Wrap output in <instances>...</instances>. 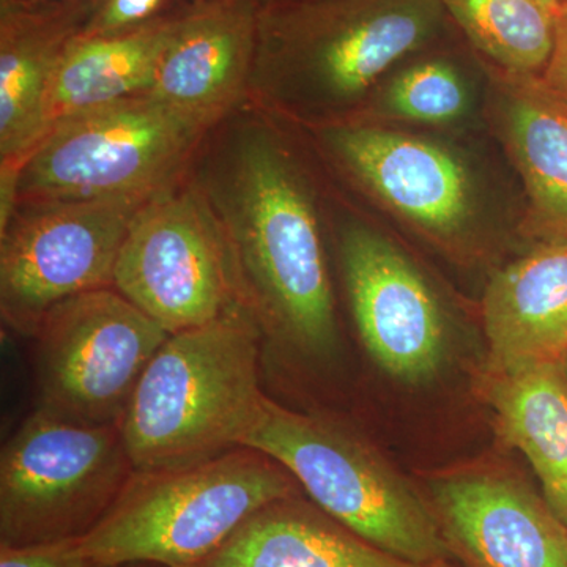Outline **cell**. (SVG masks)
I'll return each instance as SVG.
<instances>
[{"label": "cell", "mask_w": 567, "mask_h": 567, "mask_svg": "<svg viewBox=\"0 0 567 567\" xmlns=\"http://www.w3.org/2000/svg\"><path fill=\"white\" fill-rule=\"evenodd\" d=\"M427 503L453 559L464 567H567V525L544 495L514 477H440Z\"/></svg>", "instance_id": "obj_13"}, {"label": "cell", "mask_w": 567, "mask_h": 567, "mask_svg": "<svg viewBox=\"0 0 567 567\" xmlns=\"http://www.w3.org/2000/svg\"><path fill=\"white\" fill-rule=\"evenodd\" d=\"M450 567H456V566H454V565H453V563H451V566H450Z\"/></svg>", "instance_id": "obj_29"}, {"label": "cell", "mask_w": 567, "mask_h": 567, "mask_svg": "<svg viewBox=\"0 0 567 567\" xmlns=\"http://www.w3.org/2000/svg\"><path fill=\"white\" fill-rule=\"evenodd\" d=\"M486 395L499 435L528 458L544 498L567 524V377L561 361L487 374Z\"/></svg>", "instance_id": "obj_20"}, {"label": "cell", "mask_w": 567, "mask_h": 567, "mask_svg": "<svg viewBox=\"0 0 567 567\" xmlns=\"http://www.w3.org/2000/svg\"><path fill=\"white\" fill-rule=\"evenodd\" d=\"M424 52L380 82L368 102L349 118L429 126L453 125L465 118L473 100L465 74L450 58Z\"/></svg>", "instance_id": "obj_22"}, {"label": "cell", "mask_w": 567, "mask_h": 567, "mask_svg": "<svg viewBox=\"0 0 567 567\" xmlns=\"http://www.w3.org/2000/svg\"><path fill=\"white\" fill-rule=\"evenodd\" d=\"M559 361H561L563 371H565V374L567 377V353L565 357L559 358Z\"/></svg>", "instance_id": "obj_26"}, {"label": "cell", "mask_w": 567, "mask_h": 567, "mask_svg": "<svg viewBox=\"0 0 567 567\" xmlns=\"http://www.w3.org/2000/svg\"><path fill=\"white\" fill-rule=\"evenodd\" d=\"M547 2H550L551 6L559 7L563 2H565V0H547Z\"/></svg>", "instance_id": "obj_28"}, {"label": "cell", "mask_w": 567, "mask_h": 567, "mask_svg": "<svg viewBox=\"0 0 567 567\" xmlns=\"http://www.w3.org/2000/svg\"><path fill=\"white\" fill-rule=\"evenodd\" d=\"M96 0H0V174L17 173L43 136L59 66Z\"/></svg>", "instance_id": "obj_15"}, {"label": "cell", "mask_w": 567, "mask_h": 567, "mask_svg": "<svg viewBox=\"0 0 567 567\" xmlns=\"http://www.w3.org/2000/svg\"><path fill=\"white\" fill-rule=\"evenodd\" d=\"M293 495L292 475L246 446L200 464L134 470L106 516L81 543L107 567H196L257 511Z\"/></svg>", "instance_id": "obj_4"}, {"label": "cell", "mask_w": 567, "mask_h": 567, "mask_svg": "<svg viewBox=\"0 0 567 567\" xmlns=\"http://www.w3.org/2000/svg\"><path fill=\"white\" fill-rule=\"evenodd\" d=\"M487 374L567 353V238L535 248L498 271L483 298Z\"/></svg>", "instance_id": "obj_16"}, {"label": "cell", "mask_w": 567, "mask_h": 567, "mask_svg": "<svg viewBox=\"0 0 567 567\" xmlns=\"http://www.w3.org/2000/svg\"><path fill=\"white\" fill-rule=\"evenodd\" d=\"M164 0H96L84 37L115 35L141 28L158 17Z\"/></svg>", "instance_id": "obj_24"}, {"label": "cell", "mask_w": 567, "mask_h": 567, "mask_svg": "<svg viewBox=\"0 0 567 567\" xmlns=\"http://www.w3.org/2000/svg\"><path fill=\"white\" fill-rule=\"evenodd\" d=\"M567 525V524H566Z\"/></svg>", "instance_id": "obj_30"}, {"label": "cell", "mask_w": 567, "mask_h": 567, "mask_svg": "<svg viewBox=\"0 0 567 567\" xmlns=\"http://www.w3.org/2000/svg\"><path fill=\"white\" fill-rule=\"evenodd\" d=\"M417 565L354 535L315 503L278 499L257 511L196 567H450Z\"/></svg>", "instance_id": "obj_18"}, {"label": "cell", "mask_w": 567, "mask_h": 567, "mask_svg": "<svg viewBox=\"0 0 567 567\" xmlns=\"http://www.w3.org/2000/svg\"><path fill=\"white\" fill-rule=\"evenodd\" d=\"M210 133L147 93L82 112L0 174V218L20 204L153 196L189 174Z\"/></svg>", "instance_id": "obj_5"}, {"label": "cell", "mask_w": 567, "mask_h": 567, "mask_svg": "<svg viewBox=\"0 0 567 567\" xmlns=\"http://www.w3.org/2000/svg\"><path fill=\"white\" fill-rule=\"evenodd\" d=\"M178 14L133 31L74 41L51 82L43 134L82 112L148 93Z\"/></svg>", "instance_id": "obj_19"}, {"label": "cell", "mask_w": 567, "mask_h": 567, "mask_svg": "<svg viewBox=\"0 0 567 567\" xmlns=\"http://www.w3.org/2000/svg\"><path fill=\"white\" fill-rule=\"evenodd\" d=\"M309 128L353 185L429 240L461 244L480 226L486 213L480 183L445 142L357 118Z\"/></svg>", "instance_id": "obj_11"}, {"label": "cell", "mask_w": 567, "mask_h": 567, "mask_svg": "<svg viewBox=\"0 0 567 567\" xmlns=\"http://www.w3.org/2000/svg\"><path fill=\"white\" fill-rule=\"evenodd\" d=\"M260 338L245 309L167 336L118 423L134 470L200 464L241 446L267 398Z\"/></svg>", "instance_id": "obj_3"}, {"label": "cell", "mask_w": 567, "mask_h": 567, "mask_svg": "<svg viewBox=\"0 0 567 567\" xmlns=\"http://www.w3.org/2000/svg\"><path fill=\"white\" fill-rule=\"evenodd\" d=\"M134 472L118 424H85L37 409L0 456V546L84 537Z\"/></svg>", "instance_id": "obj_7"}, {"label": "cell", "mask_w": 567, "mask_h": 567, "mask_svg": "<svg viewBox=\"0 0 567 567\" xmlns=\"http://www.w3.org/2000/svg\"><path fill=\"white\" fill-rule=\"evenodd\" d=\"M123 567H159V566L145 565V563H140V565H128V566H123Z\"/></svg>", "instance_id": "obj_27"}, {"label": "cell", "mask_w": 567, "mask_h": 567, "mask_svg": "<svg viewBox=\"0 0 567 567\" xmlns=\"http://www.w3.org/2000/svg\"><path fill=\"white\" fill-rule=\"evenodd\" d=\"M540 84L567 111V0L559 6L557 43L546 70L539 74Z\"/></svg>", "instance_id": "obj_25"}, {"label": "cell", "mask_w": 567, "mask_h": 567, "mask_svg": "<svg viewBox=\"0 0 567 567\" xmlns=\"http://www.w3.org/2000/svg\"><path fill=\"white\" fill-rule=\"evenodd\" d=\"M40 409L85 424H118L167 333L114 287L52 308L33 334Z\"/></svg>", "instance_id": "obj_10"}, {"label": "cell", "mask_w": 567, "mask_h": 567, "mask_svg": "<svg viewBox=\"0 0 567 567\" xmlns=\"http://www.w3.org/2000/svg\"><path fill=\"white\" fill-rule=\"evenodd\" d=\"M447 21L443 0H262L248 102L308 126L344 121Z\"/></svg>", "instance_id": "obj_2"}, {"label": "cell", "mask_w": 567, "mask_h": 567, "mask_svg": "<svg viewBox=\"0 0 567 567\" xmlns=\"http://www.w3.org/2000/svg\"><path fill=\"white\" fill-rule=\"evenodd\" d=\"M229 122L194 162L193 182L221 224L260 333L323 360L338 347V320L315 189L270 123Z\"/></svg>", "instance_id": "obj_1"}, {"label": "cell", "mask_w": 567, "mask_h": 567, "mask_svg": "<svg viewBox=\"0 0 567 567\" xmlns=\"http://www.w3.org/2000/svg\"><path fill=\"white\" fill-rule=\"evenodd\" d=\"M450 20L494 69L539 76L554 54L559 7L547 0H443Z\"/></svg>", "instance_id": "obj_21"}, {"label": "cell", "mask_w": 567, "mask_h": 567, "mask_svg": "<svg viewBox=\"0 0 567 567\" xmlns=\"http://www.w3.org/2000/svg\"><path fill=\"white\" fill-rule=\"evenodd\" d=\"M494 71L499 133L528 196L525 234L567 238V111L539 78Z\"/></svg>", "instance_id": "obj_17"}, {"label": "cell", "mask_w": 567, "mask_h": 567, "mask_svg": "<svg viewBox=\"0 0 567 567\" xmlns=\"http://www.w3.org/2000/svg\"><path fill=\"white\" fill-rule=\"evenodd\" d=\"M241 446L278 462L317 507L372 546L417 565L454 561L427 499L333 421L265 398Z\"/></svg>", "instance_id": "obj_6"}, {"label": "cell", "mask_w": 567, "mask_h": 567, "mask_svg": "<svg viewBox=\"0 0 567 567\" xmlns=\"http://www.w3.org/2000/svg\"><path fill=\"white\" fill-rule=\"evenodd\" d=\"M153 196L17 205L0 227L2 319L35 334L62 301L114 287L123 241Z\"/></svg>", "instance_id": "obj_9"}, {"label": "cell", "mask_w": 567, "mask_h": 567, "mask_svg": "<svg viewBox=\"0 0 567 567\" xmlns=\"http://www.w3.org/2000/svg\"><path fill=\"white\" fill-rule=\"evenodd\" d=\"M262 0H203L178 14L147 95L208 132L249 100Z\"/></svg>", "instance_id": "obj_14"}, {"label": "cell", "mask_w": 567, "mask_h": 567, "mask_svg": "<svg viewBox=\"0 0 567 567\" xmlns=\"http://www.w3.org/2000/svg\"><path fill=\"white\" fill-rule=\"evenodd\" d=\"M0 567H107L82 547L81 537L35 544L0 546Z\"/></svg>", "instance_id": "obj_23"}, {"label": "cell", "mask_w": 567, "mask_h": 567, "mask_svg": "<svg viewBox=\"0 0 567 567\" xmlns=\"http://www.w3.org/2000/svg\"><path fill=\"white\" fill-rule=\"evenodd\" d=\"M114 289L169 334L245 309L221 224L192 177L156 193L134 216Z\"/></svg>", "instance_id": "obj_8"}, {"label": "cell", "mask_w": 567, "mask_h": 567, "mask_svg": "<svg viewBox=\"0 0 567 567\" xmlns=\"http://www.w3.org/2000/svg\"><path fill=\"white\" fill-rule=\"evenodd\" d=\"M341 264L358 333L380 369L401 382L424 383L442 368L447 320L417 265L365 224L341 230Z\"/></svg>", "instance_id": "obj_12"}]
</instances>
